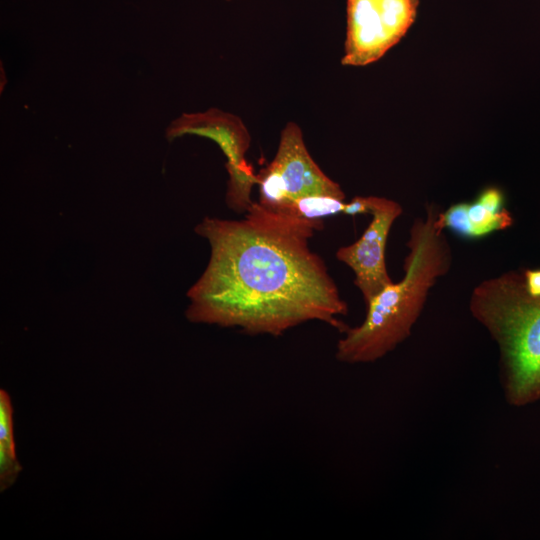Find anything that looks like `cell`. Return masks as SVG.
I'll list each match as a JSON object with an SVG mask.
<instances>
[{
	"instance_id": "6da1fadb",
	"label": "cell",
	"mask_w": 540,
	"mask_h": 540,
	"mask_svg": "<svg viewBox=\"0 0 540 540\" xmlns=\"http://www.w3.org/2000/svg\"><path fill=\"white\" fill-rule=\"evenodd\" d=\"M321 220L270 210L253 202L241 220L206 217L195 232L210 259L187 292L188 320L237 327L248 335L281 336L308 321L344 332L348 306L321 257L309 247Z\"/></svg>"
},
{
	"instance_id": "7a4b0ae2",
	"label": "cell",
	"mask_w": 540,
	"mask_h": 540,
	"mask_svg": "<svg viewBox=\"0 0 540 540\" xmlns=\"http://www.w3.org/2000/svg\"><path fill=\"white\" fill-rule=\"evenodd\" d=\"M438 212L434 205H428L425 217L413 221L403 278L386 286L366 304V316L360 325L343 332L336 346L338 361L375 362L410 336L430 290L452 264L449 242L435 227Z\"/></svg>"
},
{
	"instance_id": "3957f363",
	"label": "cell",
	"mask_w": 540,
	"mask_h": 540,
	"mask_svg": "<svg viewBox=\"0 0 540 540\" xmlns=\"http://www.w3.org/2000/svg\"><path fill=\"white\" fill-rule=\"evenodd\" d=\"M469 310L498 345L506 401L516 407L540 401V296L529 294L523 271L480 282Z\"/></svg>"
},
{
	"instance_id": "277c9868",
	"label": "cell",
	"mask_w": 540,
	"mask_h": 540,
	"mask_svg": "<svg viewBox=\"0 0 540 540\" xmlns=\"http://www.w3.org/2000/svg\"><path fill=\"white\" fill-rule=\"evenodd\" d=\"M185 135L205 137L219 146L227 158V205L235 211L246 212L254 202L251 190L258 185V175L246 160L251 137L241 118L218 108L183 113L167 126L165 136L172 141Z\"/></svg>"
},
{
	"instance_id": "5b68a950",
	"label": "cell",
	"mask_w": 540,
	"mask_h": 540,
	"mask_svg": "<svg viewBox=\"0 0 540 540\" xmlns=\"http://www.w3.org/2000/svg\"><path fill=\"white\" fill-rule=\"evenodd\" d=\"M259 203L273 208L281 203L312 195L345 199L340 185L314 161L295 122L283 128L273 160L258 174Z\"/></svg>"
},
{
	"instance_id": "8992f818",
	"label": "cell",
	"mask_w": 540,
	"mask_h": 540,
	"mask_svg": "<svg viewBox=\"0 0 540 540\" xmlns=\"http://www.w3.org/2000/svg\"><path fill=\"white\" fill-rule=\"evenodd\" d=\"M418 0H347L344 66H365L397 44L415 20Z\"/></svg>"
},
{
	"instance_id": "52a82bcc",
	"label": "cell",
	"mask_w": 540,
	"mask_h": 540,
	"mask_svg": "<svg viewBox=\"0 0 540 540\" xmlns=\"http://www.w3.org/2000/svg\"><path fill=\"white\" fill-rule=\"evenodd\" d=\"M401 214L399 203L376 196L372 220L362 236L336 252V258L353 271L354 284L366 304L393 282L386 268L385 249L391 227Z\"/></svg>"
},
{
	"instance_id": "ba28073f",
	"label": "cell",
	"mask_w": 540,
	"mask_h": 540,
	"mask_svg": "<svg viewBox=\"0 0 540 540\" xmlns=\"http://www.w3.org/2000/svg\"><path fill=\"white\" fill-rule=\"evenodd\" d=\"M347 203L344 199L329 195H312L281 203L270 210L293 217L321 220L336 214H345Z\"/></svg>"
},
{
	"instance_id": "9c48e42d",
	"label": "cell",
	"mask_w": 540,
	"mask_h": 540,
	"mask_svg": "<svg viewBox=\"0 0 540 540\" xmlns=\"http://www.w3.org/2000/svg\"><path fill=\"white\" fill-rule=\"evenodd\" d=\"M468 237L480 238L494 231L505 230L512 226L511 213L503 208L494 210L477 199L467 203Z\"/></svg>"
},
{
	"instance_id": "30bf717a",
	"label": "cell",
	"mask_w": 540,
	"mask_h": 540,
	"mask_svg": "<svg viewBox=\"0 0 540 540\" xmlns=\"http://www.w3.org/2000/svg\"><path fill=\"white\" fill-rule=\"evenodd\" d=\"M0 444L16 452L13 432V409L6 391H0Z\"/></svg>"
},
{
	"instance_id": "8fae6325",
	"label": "cell",
	"mask_w": 540,
	"mask_h": 540,
	"mask_svg": "<svg viewBox=\"0 0 540 540\" xmlns=\"http://www.w3.org/2000/svg\"><path fill=\"white\" fill-rule=\"evenodd\" d=\"M21 465L16 458V452L9 450L6 446L0 444V488L4 491L16 480Z\"/></svg>"
},
{
	"instance_id": "7c38bea8",
	"label": "cell",
	"mask_w": 540,
	"mask_h": 540,
	"mask_svg": "<svg viewBox=\"0 0 540 540\" xmlns=\"http://www.w3.org/2000/svg\"><path fill=\"white\" fill-rule=\"evenodd\" d=\"M375 197L376 196H355L349 203H347L345 214H371L375 202Z\"/></svg>"
},
{
	"instance_id": "4fadbf2b",
	"label": "cell",
	"mask_w": 540,
	"mask_h": 540,
	"mask_svg": "<svg viewBox=\"0 0 540 540\" xmlns=\"http://www.w3.org/2000/svg\"><path fill=\"white\" fill-rule=\"evenodd\" d=\"M525 286L532 296H540V269H526L523 271Z\"/></svg>"
},
{
	"instance_id": "5bb4252c",
	"label": "cell",
	"mask_w": 540,
	"mask_h": 540,
	"mask_svg": "<svg viewBox=\"0 0 540 540\" xmlns=\"http://www.w3.org/2000/svg\"><path fill=\"white\" fill-rule=\"evenodd\" d=\"M228 1V0H227Z\"/></svg>"
}]
</instances>
